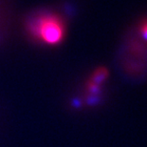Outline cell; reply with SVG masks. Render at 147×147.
<instances>
[{
    "mask_svg": "<svg viewBox=\"0 0 147 147\" xmlns=\"http://www.w3.org/2000/svg\"><path fill=\"white\" fill-rule=\"evenodd\" d=\"M140 33L142 36L147 40V20H144L140 25Z\"/></svg>",
    "mask_w": 147,
    "mask_h": 147,
    "instance_id": "obj_3",
    "label": "cell"
},
{
    "mask_svg": "<svg viewBox=\"0 0 147 147\" xmlns=\"http://www.w3.org/2000/svg\"><path fill=\"white\" fill-rule=\"evenodd\" d=\"M106 76H107V71H106L105 69L104 68L99 69V70H97L94 73V75H93V77H91V82L90 83L98 86L99 84L105 79Z\"/></svg>",
    "mask_w": 147,
    "mask_h": 147,
    "instance_id": "obj_2",
    "label": "cell"
},
{
    "mask_svg": "<svg viewBox=\"0 0 147 147\" xmlns=\"http://www.w3.org/2000/svg\"><path fill=\"white\" fill-rule=\"evenodd\" d=\"M28 31L34 39L54 46L64 40L65 26L59 15L47 12L32 18L28 23Z\"/></svg>",
    "mask_w": 147,
    "mask_h": 147,
    "instance_id": "obj_1",
    "label": "cell"
}]
</instances>
